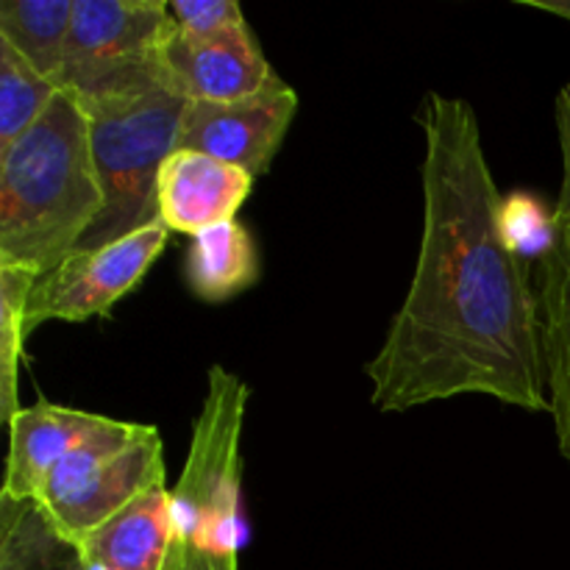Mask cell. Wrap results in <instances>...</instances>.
I'll list each match as a JSON object with an SVG mask.
<instances>
[{
	"mask_svg": "<svg viewBox=\"0 0 570 570\" xmlns=\"http://www.w3.org/2000/svg\"><path fill=\"white\" fill-rule=\"evenodd\" d=\"M176 28L187 37H209L245 26V11L237 0H167Z\"/></svg>",
	"mask_w": 570,
	"mask_h": 570,
	"instance_id": "d6986e66",
	"label": "cell"
},
{
	"mask_svg": "<svg viewBox=\"0 0 570 570\" xmlns=\"http://www.w3.org/2000/svg\"><path fill=\"white\" fill-rule=\"evenodd\" d=\"M59 83L45 78L9 42L0 39V150L14 145L48 111Z\"/></svg>",
	"mask_w": 570,
	"mask_h": 570,
	"instance_id": "e0dca14e",
	"label": "cell"
},
{
	"mask_svg": "<svg viewBox=\"0 0 570 570\" xmlns=\"http://www.w3.org/2000/svg\"><path fill=\"white\" fill-rule=\"evenodd\" d=\"M259 250L254 237L237 220L193 237L184 262V278L195 298L223 304L259 282Z\"/></svg>",
	"mask_w": 570,
	"mask_h": 570,
	"instance_id": "5bb4252c",
	"label": "cell"
},
{
	"mask_svg": "<svg viewBox=\"0 0 570 570\" xmlns=\"http://www.w3.org/2000/svg\"><path fill=\"white\" fill-rule=\"evenodd\" d=\"M89 122L70 89L0 150V267L45 276L104 215Z\"/></svg>",
	"mask_w": 570,
	"mask_h": 570,
	"instance_id": "7a4b0ae2",
	"label": "cell"
},
{
	"mask_svg": "<svg viewBox=\"0 0 570 570\" xmlns=\"http://www.w3.org/2000/svg\"><path fill=\"white\" fill-rule=\"evenodd\" d=\"M543 328L549 412L560 451L570 465V226L551 217V234L534 273Z\"/></svg>",
	"mask_w": 570,
	"mask_h": 570,
	"instance_id": "8fae6325",
	"label": "cell"
},
{
	"mask_svg": "<svg viewBox=\"0 0 570 570\" xmlns=\"http://www.w3.org/2000/svg\"><path fill=\"white\" fill-rule=\"evenodd\" d=\"M161 484H167V471L159 429L100 415L98 426L56 462L33 501L67 538L81 543Z\"/></svg>",
	"mask_w": 570,
	"mask_h": 570,
	"instance_id": "277c9868",
	"label": "cell"
},
{
	"mask_svg": "<svg viewBox=\"0 0 570 570\" xmlns=\"http://www.w3.org/2000/svg\"><path fill=\"white\" fill-rule=\"evenodd\" d=\"M518 3L527 6V9H538L546 11V14L562 17V20L570 22V0H518Z\"/></svg>",
	"mask_w": 570,
	"mask_h": 570,
	"instance_id": "7402d4cb",
	"label": "cell"
},
{
	"mask_svg": "<svg viewBox=\"0 0 570 570\" xmlns=\"http://www.w3.org/2000/svg\"><path fill=\"white\" fill-rule=\"evenodd\" d=\"M0 570H89L81 546L67 538L33 499L0 495Z\"/></svg>",
	"mask_w": 570,
	"mask_h": 570,
	"instance_id": "9a60e30c",
	"label": "cell"
},
{
	"mask_svg": "<svg viewBox=\"0 0 570 570\" xmlns=\"http://www.w3.org/2000/svg\"><path fill=\"white\" fill-rule=\"evenodd\" d=\"M170 228L161 220L137 228L95 250H72L53 271L33 282L26 306V334L42 323H83L106 315L142 284L165 250Z\"/></svg>",
	"mask_w": 570,
	"mask_h": 570,
	"instance_id": "8992f818",
	"label": "cell"
},
{
	"mask_svg": "<svg viewBox=\"0 0 570 570\" xmlns=\"http://www.w3.org/2000/svg\"><path fill=\"white\" fill-rule=\"evenodd\" d=\"M554 126H557V142H560V159H562V181L560 193H557V206L551 217L570 226V83L557 92L554 100Z\"/></svg>",
	"mask_w": 570,
	"mask_h": 570,
	"instance_id": "44dd1931",
	"label": "cell"
},
{
	"mask_svg": "<svg viewBox=\"0 0 570 570\" xmlns=\"http://www.w3.org/2000/svg\"><path fill=\"white\" fill-rule=\"evenodd\" d=\"M161 59L173 87L187 100L228 104L282 83L248 22L209 37H187L176 28Z\"/></svg>",
	"mask_w": 570,
	"mask_h": 570,
	"instance_id": "9c48e42d",
	"label": "cell"
},
{
	"mask_svg": "<svg viewBox=\"0 0 570 570\" xmlns=\"http://www.w3.org/2000/svg\"><path fill=\"white\" fill-rule=\"evenodd\" d=\"M72 6L76 0H6L0 3V39L61 89H65Z\"/></svg>",
	"mask_w": 570,
	"mask_h": 570,
	"instance_id": "2e32d148",
	"label": "cell"
},
{
	"mask_svg": "<svg viewBox=\"0 0 570 570\" xmlns=\"http://www.w3.org/2000/svg\"><path fill=\"white\" fill-rule=\"evenodd\" d=\"M37 276L0 267V417L9 426L20 404V367L26 351V306Z\"/></svg>",
	"mask_w": 570,
	"mask_h": 570,
	"instance_id": "ac0fdd59",
	"label": "cell"
},
{
	"mask_svg": "<svg viewBox=\"0 0 570 570\" xmlns=\"http://www.w3.org/2000/svg\"><path fill=\"white\" fill-rule=\"evenodd\" d=\"M295 111L298 95L284 81L228 104L187 100L176 150H198L262 178L293 126Z\"/></svg>",
	"mask_w": 570,
	"mask_h": 570,
	"instance_id": "ba28073f",
	"label": "cell"
},
{
	"mask_svg": "<svg viewBox=\"0 0 570 570\" xmlns=\"http://www.w3.org/2000/svg\"><path fill=\"white\" fill-rule=\"evenodd\" d=\"M161 570H239V551H212L193 540L173 538Z\"/></svg>",
	"mask_w": 570,
	"mask_h": 570,
	"instance_id": "ffe728a7",
	"label": "cell"
},
{
	"mask_svg": "<svg viewBox=\"0 0 570 570\" xmlns=\"http://www.w3.org/2000/svg\"><path fill=\"white\" fill-rule=\"evenodd\" d=\"M72 95L87 115L106 200L104 215L78 245V250H95L159 220L156 178L176 150L187 98L173 87L161 53Z\"/></svg>",
	"mask_w": 570,
	"mask_h": 570,
	"instance_id": "3957f363",
	"label": "cell"
},
{
	"mask_svg": "<svg viewBox=\"0 0 570 570\" xmlns=\"http://www.w3.org/2000/svg\"><path fill=\"white\" fill-rule=\"evenodd\" d=\"M98 421L100 415L92 412L70 410L50 401L22 406L9 421V460L0 495L37 499L56 462L70 454L98 426Z\"/></svg>",
	"mask_w": 570,
	"mask_h": 570,
	"instance_id": "7c38bea8",
	"label": "cell"
},
{
	"mask_svg": "<svg viewBox=\"0 0 570 570\" xmlns=\"http://www.w3.org/2000/svg\"><path fill=\"white\" fill-rule=\"evenodd\" d=\"M256 178L198 150H173L156 178V209L170 232L198 237L232 223L248 200Z\"/></svg>",
	"mask_w": 570,
	"mask_h": 570,
	"instance_id": "30bf717a",
	"label": "cell"
},
{
	"mask_svg": "<svg viewBox=\"0 0 570 570\" xmlns=\"http://www.w3.org/2000/svg\"><path fill=\"white\" fill-rule=\"evenodd\" d=\"M423 131V228L415 273L384 343L365 365L384 415L460 395L549 412L538 284L507 232L476 109L429 92Z\"/></svg>",
	"mask_w": 570,
	"mask_h": 570,
	"instance_id": "6da1fadb",
	"label": "cell"
},
{
	"mask_svg": "<svg viewBox=\"0 0 570 570\" xmlns=\"http://www.w3.org/2000/svg\"><path fill=\"white\" fill-rule=\"evenodd\" d=\"M173 538V510L167 484L139 495L111 521L81 540L89 570H161Z\"/></svg>",
	"mask_w": 570,
	"mask_h": 570,
	"instance_id": "4fadbf2b",
	"label": "cell"
},
{
	"mask_svg": "<svg viewBox=\"0 0 570 570\" xmlns=\"http://www.w3.org/2000/svg\"><path fill=\"white\" fill-rule=\"evenodd\" d=\"M176 22L165 0H76L67 39L65 89L89 87L161 53Z\"/></svg>",
	"mask_w": 570,
	"mask_h": 570,
	"instance_id": "52a82bcc",
	"label": "cell"
},
{
	"mask_svg": "<svg viewBox=\"0 0 570 570\" xmlns=\"http://www.w3.org/2000/svg\"><path fill=\"white\" fill-rule=\"evenodd\" d=\"M248 384L223 365L209 367L204 406L193 426L181 479L170 490L173 532L212 551H239L245 523L239 515L243 443Z\"/></svg>",
	"mask_w": 570,
	"mask_h": 570,
	"instance_id": "5b68a950",
	"label": "cell"
}]
</instances>
